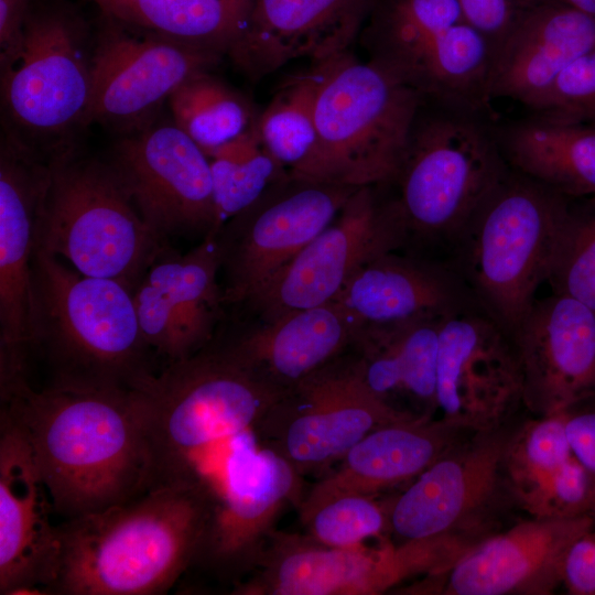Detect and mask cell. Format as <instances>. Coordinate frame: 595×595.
Here are the masks:
<instances>
[{"label": "cell", "instance_id": "obj_15", "mask_svg": "<svg viewBox=\"0 0 595 595\" xmlns=\"http://www.w3.org/2000/svg\"><path fill=\"white\" fill-rule=\"evenodd\" d=\"M134 207L164 242L172 236L216 234L210 162L174 122L130 133L110 161Z\"/></svg>", "mask_w": 595, "mask_h": 595}, {"label": "cell", "instance_id": "obj_34", "mask_svg": "<svg viewBox=\"0 0 595 595\" xmlns=\"http://www.w3.org/2000/svg\"><path fill=\"white\" fill-rule=\"evenodd\" d=\"M173 122L208 154L253 125L247 101L208 72L183 83L170 97Z\"/></svg>", "mask_w": 595, "mask_h": 595}, {"label": "cell", "instance_id": "obj_12", "mask_svg": "<svg viewBox=\"0 0 595 595\" xmlns=\"http://www.w3.org/2000/svg\"><path fill=\"white\" fill-rule=\"evenodd\" d=\"M356 190L289 171L228 219L214 235L224 303L248 302L333 221Z\"/></svg>", "mask_w": 595, "mask_h": 595}, {"label": "cell", "instance_id": "obj_20", "mask_svg": "<svg viewBox=\"0 0 595 595\" xmlns=\"http://www.w3.org/2000/svg\"><path fill=\"white\" fill-rule=\"evenodd\" d=\"M522 404L545 416L595 394V311L567 295L537 299L512 334Z\"/></svg>", "mask_w": 595, "mask_h": 595}, {"label": "cell", "instance_id": "obj_33", "mask_svg": "<svg viewBox=\"0 0 595 595\" xmlns=\"http://www.w3.org/2000/svg\"><path fill=\"white\" fill-rule=\"evenodd\" d=\"M207 156L213 181L216 232L289 173L263 147L253 125L239 137L210 151Z\"/></svg>", "mask_w": 595, "mask_h": 595}, {"label": "cell", "instance_id": "obj_17", "mask_svg": "<svg viewBox=\"0 0 595 595\" xmlns=\"http://www.w3.org/2000/svg\"><path fill=\"white\" fill-rule=\"evenodd\" d=\"M435 399L437 418L472 431L524 410L513 342L478 305L442 320Z\"/></svg>", "mask_w": 595, "mask_h": 595}, {"label": "cell", "instance_id": "obj_6", "mask_svg": "<svg viewBox=\"0 0 595 595\" xmlns=\"http://www.w3.org/2000/svg\"><path fill=\"white\" fill-rule=\"evenodd\" d=\"M318 65L316 145L291 173L357 188L390 183L424 99L377 62H361L349 51Z\"/></svg>", "mask_w": 595, "mask_h": 595}, {"label": "cell", "instance_id": "obj_14", "mask_svg": "<svg viewBox=\"0 0 595 595\" xmlns=\"http://www.w3.org/2000/svg\"><path fill=\"white\" fill-rule=\"evenodd\" d=\"M444 565V555L432 540L364 544L350 548L323 545L310 537H274L256 563L258 572L232 589L244 595H375L418 574L431 575Z\"/></svg>", "mask_w": 595, "mask_h": 595}, {"label": "cell", "instance_id": "obj_19", "mask_svg": "<svg viewBox=\"0 0 595 595\" xmlns=\"http://www.w3.org/2000/svg\"><path fill=\"white\" fill-rule=\"evenodd\" d=\"M595 526L592 516L519 520L429 575L418 593L550 595L562 584L572 543Z\"/></svg>", "mask_w": 595, "mask_h": 595}, {"label": "cell", "instance_id": "obj_42", "mask_svg": "<svg viewBox=\"0 0 595 595\" xmlns=\"http://www.w3.org/2000/svg\"><path fill=\"white\" fill-rule=\"evenodd\" d=\"M577 10L595 15V0H559Z\"/></svg>", "mask_w": 595, "mask_h": 595}, {"label": "cell", "instance_id": "obj_9", "mask_svg": "<svg viewBox=\"0 0 595 595\" xmlns=\"http://www.w3.org/2000/svg\"><path fill=\"white\" fill-rule=\"evenodd\" d=\"M370 60L424 101L490 111V42L465 19L458 0H387L366 37Z\"/></svg>", "mask_w": 595, "mask_h": 595}, {"label": "cell", "instance_id": "obj_35", "mask_svg": "<svg viewBox=\"0 0 595 595\" xmlns=\"http://www.w3.org/2000/svg\"><path fill=\"white\" fill-rule=\"evenodd\" d=\"M320 83V65L291 77L255 118L257 134L290 172L298 171L312 155L317 139L314 102Z\"/></svg>", "mask_w": 595, "mask_h": 595}, {"label": "cell", "instance_id": "obj_11", "mask_svg": "<svg viewBox=\"0 0 595 595\" xmlns=\"http://www.w3.org/2000/svg\"><path fill=\"white\" fill-rule=\"evenodd\" d=\"M412 419L369 390L356 356L342 355L282 396L256 432L302 475L339 462L371 431Z\"/></svg>", "mask_w": 595, "mask_h": 595}, {"label": "cell", "instance_id": "obj_1", "mask_svg": "<svg viewBox=\"0 0 595 595\" xmlns=\"http://www.w3.org/2000/svg\"><path fill=\"white\" fill-rule=\"evenodd\" d=\"M0 413L26 436L53 510L64 520L147 491V448L133 391L37 390L22 380L0 390Z\"/></svg>", "mask_w": 595, "mask_h": 595}, {"label": "cell", "instance_id": "obj_8", "mask_svg": "<svg viewBox=\"0 0 595 595\" xmlns=\"http://www.w3.org/2000/svg\"><path fill=\"white\" fill-rule=\"evenodd\" d=\"M528 415L472 432L412 480L387 506L398 543L441 538L468 552L515 523L507 454Z\"/></svg>", "mask_w": 595, "mask_h": 595}, {"label": "cell", "instance_id": "obj_38", "mask_svg": "<svg viewBox=\"0 0 595 595\" xmlns=\"http://www.w3.org/2000/svg\"><path fill=\"white\" fill-rule=\"evenodd\" d=\"M528 109L550 122L595 126V48L570 64Z\"/></svg>", "mask_w": 595, "mask_h": 595}, {"label": "cell", "instance_id": "obj_36", "mask_svg": "<svg viewBox=\"0 0 595 595\" xmlns=\"http://www.w3.org/2000/svg\"><path fill=\"white\" fill-rule=\"evenodd\" d=\"M300 518L310 538L332 548L361 545L389 531L388 507L374 496L357 493L304 498Z\"/></svg>", "mask_w": 595, "mask_h": 595}, {"label": "cell", "instance_id": "obj_13", "mask_svg": "<svg viewBox=\"0 0 595 595\" xmlns=\"http://www.w3.org/2000/svg\"><path fill=\"white\" fill-rule=\"evenodd\" d=\"M0 147V388L29 379L33 260L52 158L3 128Z\"/></svg>", "mask_w": 595, "mask_h": 595}, {"label": "cell", "instance_id": "obj_21", "mask_svg": "<svg viewBox=\"0 0 595 595\" xmlns=\"http://www.w3.org/2000/svg\"><path fill=\"white\" fill-rule=\"evenodd\" d=\"M31 445L0 413V594H50L60 540Z\"/></svg>", "mask_w": 595, "mask_h": 595}, {"label": "cell", "instance_id": "obj_32", "mask_svg": "<svg viewBox=\"0 0 595 595\" xmlns=\"http://www.w3.org/2000/svg\"><path fill=\"white\" fill-rule=\"evenodd\" d=\"M147 271L165 289L194 348L206 347L225 304L214 235L185 255L163 247Z\"/></svg>", "mask_w": 595, "mask_h": 595}, {"label": "cell", "instance_id": "obj_3", "mask_svg": "<svg viewBox=\"0 0 595 595\" xmlns=\"http://www.w3.org/2000/svg\"><path fill=\"white\" fill-rule=\"evenodd\" d=\"M33 292L32 353L48 367L47 386L132 391L159 370L128 285L85 275L36 246Z\"/></svg>", "mask_w": 595, "mask_h": 595}, {"label": "cell", "instance_id": "obj_16", "mask_svg": "<svg viewBox=\"0 0 595 595\" xmlns=\"http://www.w3.org/2000/svg\"><path fill=\"white\" fill-rule=\"evenodd\" d=\"M220 56L154 33L106 28L91 51L85 125L97 122L129 134L149 127L183 83L208 72Z\"/></svg>", "mask_w": 595, "mask_h": 595}, {"label": "cell", "instance_id": "obj_31", "mask_svg": "<svg viewBox=\"0 0 595 595\" xmlns=\"http://www.w3.org/2000/svg\"><path fill=\"white\" fill-rule=\"evenodd\" d=\"M93 1L122 24L220 55L242 32L251 4V0Z\"/></svg>", "mask_w": 595, "mask_h": 595}, {"label": "cell", "instance_id": "obj_5", "mask_svg": "<svg viewBox=\"0 0 595 595\" xmlns=\"http://www.w3.org/2000/svg\"><path fill=\"white\" fill-rule=\"evenodd\" d=\"M570 199L511 169L450 253L447 264L510 337L548 281Z\"/></svg>", "mask_w": 595, "mask_h": 595}, {"label": "cell", "instance_id": "obj_28", "mask_svg": "<svg viewBox=\"0 0 595 595\" xmlns=\"http://www.w3.org/2000/svg\"><path fill=\"white\" fill-rule=\"evenodd\" d=\"M472 432L437 416L380 426L356 443L340 458L339 467L316 483L305 499L336 493L374 496L414 480Z\"/></svg>", "mask_w": 595, "mask_h": 595}, {"label": "cell", "instance_id": "obj_4", "mask_svg": "<svg viewBox=\"0 0 595 595\" xmlns=\"http://www.w3.org/2000/svg\"><path fill=\"white\" fill-rule=\"evenodd\" d=\"M480 117L444 108L422 119L420 110L398 173L380 185L393 188L382 194L398 251L429 259L437 248L451 253L474 214L509 172L497 133Z\"/></svg>", "mask_w": 595, "mask_h": 595}, {"label": "cell", "instance_id": "obj_43", "mask_svg": "<svg viewBox=\"0 0 595 595\" xmlns=\"http://www.w3.org/2000/svg\"><path fill=\"white\" fill-rule=\"evenodd\" d=\"M594 530H595V526H594Z\"/></svg>", "mask_w": 595, "mask_h": 595}, {"label": "cell", "instance_id": "obj_10", "mask_svg": "<svg viewBox=\"0 0 595 595\" xmlns=\"http://www.w3.org/2000/svg\"><path fill=\"white\" fill-rule=\"evenodd\" d=\"M65 14L28 17L22 52L1 72L2 105L17 133L36 150L54 155L65 139L86 127L90 98L91 50Z\"/></svg>", "mask_w": 595, "mask_h": 595}, {"label": "cell", "instance_id": "obj_25", "mask_svg": "<svg viewBox=\"0 0 595 595\" xmlns=\"http://www.w3.org/2000/svg\"><path fill=\"white\" fill-rule=\"evenodd\" d=\"M595 48V15L560 1L528 12L494 54L488 98L527 108L575 60Z\"/></svg>", "mask_w": 595, "mask_h": 595}, {"label": "cell", "instance_id": "obj_7", "mask_svg": "<svg viewBox=\"0 0 595 595\" xmlns=\"http://www.w3.org/2000/svg\"><path fill=\"white\" fill-rule=\"evenodd\" d=\"M36 246L80 273L132 290L163 249L134 207L111 163L71 145L52 156Z\"/></svg>", "mask_w": 595, "mask_h": 595}, {"label": "cell", "instance_id": "obj_23", "mask_svg": "<svg viewBox=\"0 0 595 595\" xmlns=\"http://www.w3.org/2000/svg\"><path fill=\"white\" fill-rule=\"evenodd\" d=\"M370 2L251 0L246 25L227 54L251 79L300 58L324 63L348 52Z\"/></svg>", "mask_w": 595, "mask_h": 595}, {"label": "cell", "instance_id": "obj_37", "mask_svg": "<svg viewBox=\"0 0 595 595\" xmlns=\"http://www.w3.org/2000/svg\"><path fill=\"white\" fill-rule=\"evenodd\" d=\"M583 209L570 207L555 247L548 281L552 292L595 311V197Z\"/></svg>", "mask_w": 595, "mask_h": 595}, {"label": "cell", "instance_id": "obj_27", "mask_svg": "<svg viewBox=\"0 0 595 595\" xmlns=\"http://www.w3.org/2000/svg\"><path fill=\"white\" fill-rule=\"evenodd\" d=\"M507 473L528 518L594 517V487L573 454L562 412L526 418L508 450Z\"/></svg>", "mask_w": 595, "mask_h": 595}, {"label": "cell", "instance_id": "obj_22", "mask_svg": "<svg viewBox=\"0 0 595 595\" xmlns=\"http://www.w3.org/2000/svg\"><path fill=\"white\" fill-rule=\"evenodd\" d=\"M299 476L277 452L262 442L255 444L210 507L195 565L224 581H236L252 570L272 522L299 491Z\"/></svg>", "mask_w": 595, "mask_h": 595}, {"label": "cell", "instance_id": "obj_39", "mask_svg": "<svg viewBox=\"0 0 595 595\" xmlns=\"http://www.w3.org/2000/svg\"><path fill=\"white\" fill-rule=\"evenodd\" d=\"M561 412L573 454L591 477L595 494V394Z\"/></svg>", "mask_w": 595, "mask_h": 595}, {"label": "cell", "instance_id": "obj_40", "mask_svg": "<svg viewBox=\"0 0 595 595\" xmlns=\"http://www.w3.org/2000/svg\"><path fill=\"white\" fill-rule=\"evenodd\" d=\"M562 584L570 594L595 595L594 527L570 547L563 563Z\"/></svg>", "mask_w": 595, "mask_h": 595}, {"label": "cell", "instance_id": "obj_18", "mask_svg": "<svg viewBox=\"0 0 595 595\" xmlns=\"http://www.w3.org/2000/svg\"><path fill=\"white\" fill-rule=\"evenodd\" d=\"M399 250L380 186L357 188L333 221L248 302L261 322L334 301L355 272Z\"/></svg>", "mask_w": 595, "mask_h": 595}, {"label": "cell", "instance_id": "obj_2", "mask_svg": "<svg viewBox=\"0 0 595 595\" xmlns=\"http://www.w3.org/2000/svg\"><path fill=\"white\" fill-rule=\"evenodd\" d=\"M208 521L202 497L150 489L57 524L55 595L165 594L199 556Z\"/></svg>", "mask_w": 595, "mask_h": 595}, {"label": "cell", "instance_id": "obj_24", "mask_svg": "<svg viewBox=\"0 0 595 595\" xmlns=\"http://www.w3.org/2000/svg\"><path fill=\"white\" fill-rule=\"evenodd\" d=\"M334 301L364 325L444 317L478 305L447 263L398 250L361 266Z\"/></svg>", "mask_w": 595, "mask_h": 595}, {"label": "cell", "instance_id": "obj_29", "mask_svg": "<svg viewBox=\"0 0 595 595\" xmlns=\"http://www.w3.org/2000/svg\"><path fill=\"white\" fill-rule=\"evenodd\" d=\"M444 317L364 325L353 345L360 375L377 397L414 418L436 416V367Z\"/></svg>", "mask_w": 595, "mask_h": 595}, {"label": "cell", "instance_id": "obj_41", "mask_svg": "<svg viewBox=\"0 0 595 595\" xmlns=\"http://www.w3.org/2000/svg\"><path fill=\"white\" fill-rule=\"evenodd\" d=\"M29 0H0V66L1 72L19 60L28 20Z\"/></svg>", "mask_w": 595, "mask_h": 595}, {"label": "cell", "instance_id": "obj_26", "mask_svg": "<svg viewBox=\"0 0 595 595\" xmlns=\"http://www.w3.org/2000/svg\"><path fill=\"white\" fill-rule=\"evenodd\" d=\"M361 325L332 301L263 321L224 345L270 385L288 392L351 348Z\"/></svg>", "mask_w": 595, "mask_h": 595}, {"label": "cell", "instance_id": "obj_30", "mask_svg": "<svg viewBox=\"0 0 595 595\" xmlns=\"http://www.w3.org/2000/svg\"><path fill=\"white\" fill-rule=\"evenodd\" d=\"M497 138L511 169L569 198L595 197V126L532 117Z\"/></svg>", "mask_w": 595, "mask_h": 595}]
</instances>
